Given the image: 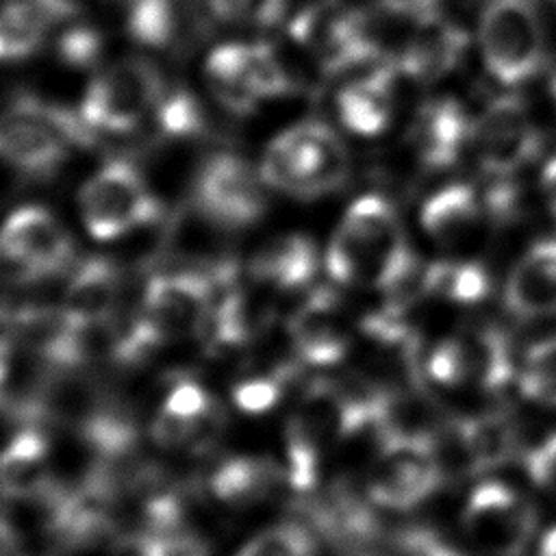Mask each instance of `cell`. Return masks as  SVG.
<instances>
[{
	"instance_id": "obj_26",
	"label": "cell",
	"mask_w": 556,
	"mask_h": 556,
	"mask_svg": "<svg viewBox=\"0 0 556 556\" xmlns=\"http://www.w3.org/2000/svg\"><path fill=\"white\" fill-rule=\"evenodd\" d=\"M278 486V465L252 456L226 460L211 478V489L215 497L232 508L258 506L265 500H269Z\"/></svg>"
},
{
	"instance_id": "obj_16",
	"label": "cell",
	"mask_w": 556,
	"mask_h": 556,
	"mask_svg": "<svg viewBox=\"0 0 556 556\" xmlns=\"http://www.w3.org/2000/svg\"><path fill=\"white\" fill-rule=\"evenodd\" d=\"M289 337L298 356L313 365L341 361L350 348V328L330 291H317L289 319Z\"/></svg>"
},
{
	"instance_id": "obj_14",
	"label": "cell",
	"mask_w": 556,
	"mask_h": 556,
	"mask_svg": "<svg viewBox=\"0 0 556 556\" xmlns=\"http://www.w3.org/2000/svg\"><path fill=\"white\" fill-rule=\"evenodd\" d=\"M222 428V410L206 389L182 380L163 400L152 419V439L161 447L180 450L208 443Z\"/></svg>"
},
{
	"instance_id": "obj_27",
	"label": "cell",
	"mask_w": 556,
	"mask_h": 556,
	"mask_svg": "<svg viewBox=\"0 0 556 556\" xmlns=\"http://www.w3.org/2000/svg\"><path fill=\"white\" fill-rule=\"evenodd\" d=\"M467 452L471 471H486L504 465L515 452V430L504 413L454 419Z\"/></svg>"
},
{
	"instance_id": "obj_30",
	"label": "cell",
	"mask_w": 556,
	"mask_h": 556,
	"mask_svg": "<svg viewBox=\"0 0 556 556\" xmlns=\"http://www.w3.org/2000/svg\"><path fill=\"white\" fill-rule=\"evenodd\" d=\"M480 354L476 334L443 339L426 361V374L441 387H460L478 380Z\"/></svg>"
},
{
	"instance_id": "obj_22",
	"label": "cell",
	"mask_w": 556,
	"mask_h": 556,
	"mask_svg": "<svg viewBox=\"0 0 556 556\" xmlns=\"http://www.w3.org/2000/svg\"><path fill=\"white\" fill-rule=\"evenodd\" d=\"M393 76L387 67H376L367 76L348 83L337 96L341 124L361 137L380 135L391 122Z\"/></svg>"
},
{
	"instance_id": "obj_24",
	"label": "cell",
	"mask_w": 556,
	"mask_h": 556,
	"mask_svg": "<svg viewBox=\"0 0 556 556\" xmlns=\"http://www.w3.org/2000/svg\"><path fill=\"white\" fill-rule=\"evenodd\" d=\"M250 267L256 278L276 289H300L315 276L317 252L304 235H280L254 252Z\"/></svg>"
},
{
	"instance_id": "obj_11",
	"label": "cell",
	"mask_w": 556,
	"mask_h": 556,
	"mask_svg": "<svg viewBox=\"0 0 556 556\" xmlns=\"http://www.w3.org/2000/svg\"><path fill=\"white\" fill-rule=\"evenodd\" d=\"M72 252L74 243L63 224L41 206L17 208L0 228V258L28 278L63 271Z\"/></svg>"
},
{
	"instance_id": "obj_41",
	"label": "cell",
	"mask_w": 556,
	"mask_h": 556,
	"mask_svg": "<svg viewBox=\"0 0 556 556\" xmlns=\"http://www.w3.org/2000/svg\"><path fill=\"white\" fill-rule=\"evenodd\" d=\"M52 17L54 15H70L78 11L87 0H37Z\"/></svg>"
},
{
	"instance_id": "obj_3",
	"label": "cell",
	"mask_w": 556,
	"mask_h": 556,
	"mask_svg": "<svg viewBox=\"0 0 556 556\" xmlns=\"http://www.w3.org/2000/svg\"><path fill=\"white\" fill-rule=\"evenodd\" d=\"M87 124L52 104L20 98L0 111V159L30 174H48L70 148L87 141Z\"/></svg>"
},
{
	"instance_id": "obj_13",
	"label": "cell",
	"mask_w": 556,
	"mask_h": 556,
	"mask_svg": "<svg viewBox=\"0 0 556 556\" xmlns=\"http://www.w3.org/2000/svg\"><path fill=\"white\" fill-rule=\"evenodd\" d=\"M443 482L426 447H384L367 480V497L391 510H408L430 497Z\"/></svg>"
},
{
	"instance_id": "obj_25",
	"label": "cell",
	"mask_w": 556,
	"mask_h": 556,
	"mask_svg": "<svg viewBox=\"0 0 556 556\" xmlns=\"http://www.w3.org/2000/svg\"><path fill=\"white\" fill-rule=\"evenodd\" d=\"M480 217V200L465 182H454L430 195L421 206V226L441 248L458 245Z\"/></svg>"
},
{
	"instance_id": "obj_37",
	"label": "cell",
	"mask_w": 556,
	"mask_h": 556,
	"mask_svg": "<svg viewBox=\"0 0 556 556\" xmlns=\"http://www.w3.org/2000/svg\"><path fill=\"white\" fill-rule=\"evenodd\" d=\"M404 549L413 556H463L428 532H410L404 541Z\"/></svg>"
},
{
	"instance_id": "obj_31",
	"label": "cell",
	"mask_w": 556,
	"mask_h": 556,
	"mask_svg": "<svg viewBox=\"0 0 556 556\" xmlns=\"http://www.w3.org/2000/svg\"><path fill=\"white\" fill-rule=\"evenodd\" d=\"M517 384L526 397L556 406V334L528 348Z\"/></svg>"
},
{
	"instance_id": "obj_19",
	"label": "cell",
	"mask_w": 556,
	"mask_h": 556,
	"mask_svg": "<svg viewBox=\"0 0 556 556\" xmlns=\"http://www.w3.org/2000/svg\"><path fill=\"white\" fill-rule=\"evenodd\" d=\"M471 126L456 100L441 98L424 104L410 126V141L419 163L428 169H445L456 163Z\"/></svg>"
},
{
	"instance_id": "obj_40",
	"label": "cell",
	"mask_w": 556,
	"mask_h": 556,
	"mask_svg": "<svg viewBox=\"0 0 556 556\" xmlns=\"http://www.w3.org/2000/svg\"><path fill=\"white\" fill-rule=\"evenodd\" d=\"M541 187L547 195V202L556 215V156L547 161L545 169H543V176H541Z\"/></svg>"
},
{
	"instance_id": "obj_12",
	"label": "cell",
	"mask_w": 556,
	"mask_h": 556,
	"mask_svg": "<svg viewBox=\"0 0 556 556\" xmlns=\"http://www.w3.org/2000/svg\"><path fill=\"white\" fill-rule=\"evenodd\" d=\"M480 167L491 178L513 176L539 152V132L515 96L495 98L471 126Z\"/></svg>"
},
{
	"instance_id": "obj_38",
	"label": "cell",
	"mask_w": 556,
	"mask_h": 556,
	"mask_svg": "<svg viewBox=\"0 0 556 556\" xmlns=\"http://www.w3.org/2000/svg\"><path fill=\"white\" fill-rule=\"evenodd\" d=\"M380 4H382L387 11H391V13L408 15V17H413V20L439 11V9H437L439 0H380Z\"/></svg>"
},
{
	"instance_id": "obj_18",
	"label": "cell",
	"mask_w": 556,
	"mask_h": 556,
	"mask_svg": "<svg viewBox=\"0 0 556 556\" xmlns=\"http://www.w3.org/2000/svg\"><path fill=\"white\" fill-rule=\"evenodd\" d=\"M52 465L46 439L35 430L15 434L0 450V497L9 502L50 500Z\"/></svg>"
},
{
	"instance_id": "obj_34",
	"label": "cell",
	"mask_w": 556,
	"mask_h": 556,
	"mask_svg": "<svg viewBox=\"0 0 556 556\" xmlns=\"http://www.w3.org/2000/svg\"><path fill=\"white\" fill-rule=\"evenodd\" d=\"M154 117L169 135H193L202 128V113L187 93H169L165 89Z\"/></svg>"
},
{
	"instance_id": "obj_6",
	"label": "cell",
	"mask_w": 556,
	"mask_h": 556,
	"mask_svg": "<svg viewBox=\"0 0 556 556\" xmlns=\"http://www.w3.org/2000/svg\"><path fill=\"white\" fill-rule=\"evenodd\" d=\"M478 37L486 72L506 87L526 83L541 67L543 30L530 0H491Z\"/></svg>"
},
{
	"instance_id": "obj_28",
	"label": "cell",
	"mask_w": 556,
	"mask_h": 556,
	"mask_svg": "<svg viewBox=\"0 0 556 556\" xmlns=\"http://www.w3.org/2000/svg\"><path fill=\"white\" fill-rule=\"evenodd\" d=\"M52 15L37 0H13L0 9V63L33 54L46 39Z\"/></svg>"
},
{
	"instance_id": "obj_32",
	"label": "cell",
	"mask_w": 556,
	"mask_h": 556,
	"mask_svg": "<svg viewBox=\"0 0 556 556\" xmlns=\"http://www.w3.org/2000/svg\"><path fill=\"white\" fill-rule=\"evenodd\" d=\"M235 556H317V549L304 526L276 523L250 536Z\"/></svg>"
},
{
	"instance_id": "obj_21",
	"label": "cell",
	"mask_w": 556,
	"mask_h": 556,
	"mask_svg": "<svg viewBox=\"0 0 556 556\" xmlns=\"http://www.w3.org/2000/svg\"><path fill=\"white\" fill-rule=\"evenodd\" d=\"M119 289V269L106 258H89L70 278L61 317L70 324L93 328L106 321L115 308Z\"/></svg>"
},
{
	"instance_id": "obj_8",
	"label": "cell",
	"mask_w": 556,
	"mask_h": 556,
	"mask_svg": "<svg viewBox=\"0 0 556 556\" xmlns=\"http://www.w3.org/2000/svg\"><path fill=\"white\" fill-rule=\"evenodd\" d=\"M265 187L261 169H254L239 154L217 152L200 165L191 200L206 222L222 228H243L265 213Z\"/></svg>"
},
{
	"instance_id": "obj_7",
	"label": "cell",
	"mask_w": 556,
	"mask_h": 556,
	"mask_svg": "<svg viewBox=\"0 0 556 556\" xmlns=\"http://www.w3.org/2000/svg\"><path fill=\"white\" fill-rule=\"evenodd\" d=\"M80 217L93 239L122 237L159 213L156 198L143 176L128 163H109L80 189Z\"/></svg>"
},
{
	"instance_id": "obj_1",
	"label": "cell",
	"mask_w": 556,
	"mask_h": 556,
	"mask_svg": "<svg viewBox=\"0 0 556 556\" xmlns=\"http://www.w3.org/2000/svg\"><path fill=\"white\" fill-rule=\"evenodd\" d=\"M258 169L271 189L293 198H319L345 182L350 159L328 124L300 122L274 137Z\"/></svg>"
},
{
	"instance_id": "obj_36",
	"label": "cell",
	"mask_w": 556,
	"mask_h": 556,
	"mask_svg": "<svg viewBox=\"0 0 556 556\" xmlns=\"http://www.w3.org/2000/svg\"><path fill=\"white\" fill-rule=\"evenodd\" d=\"M59 52L67 65H89L100 52V37L93 30L76 28L63 35Z\"/></svg>"
},
{
	"instance_id": "obj_42",
	"label": "cell",
	"mask_w": 556,
	"mask_h": 556,
	"mask_svg": "<svg viewBox=\"0 0 556 556\" xmlns=\"http://www.w3.org/2000/svg\"><path fill=\"white\" fill-rule=\"evenodd\" d=\"M536 556H556V526L547 530L536 547Z\"/></svg>"
},
{
	"instance_id": "obj_10",
	"label": "cell",
	"mask_w": 556,
	"mask_h": 556,
	"mask_svg": "<svg viewBox=\"0 0 556 556\" xmlns=\"http://www.w3.org/2000/svg\"><path fill=\"white\" fill-rule=\"evenodd\" d=\"M469 539L493 556H521L536 530V510L515 489L489 480L478 484L463 508Z\"/></svg>"
},
{
	"instance_id": "obj_15",
	"label": "cell",
	"mask_w": 556,
	"mask_h": 556,
	"mask_svg": "<svg viewBox=\"0 0 556 556\" xmlns=\"http://www.w3.org/2000/svg\"><path fill=\"white\" fill-rule=\"evenodd\" d=\"M208 13V0H128L126 22L141 46L180 50L204 35Z\"/></svg>"
},
{
	"instance_id": "obj_35",
	"label": "cell",
	"mask_w": 556,
	"mask_h": 556,
	"mask_svg": "<svg viewBox=\"0 0 556 556\" xmlns=\"http://www.w3.org/2000/svg\"><path fill=\"white\" fill-rule=\"evenodd\" d=\"M526 469L539 486L556 495V434H549L528 452Z\"/></svg>"
},
{
	"instance_id": "obj_9",
	"label": "cell",
	"mask_w": 556,
	"mask_h": 556,
	"mask_svg": "<svg viewBox=\"0 0 556 556\" xmlns=\"http://www.w3.org/2000/svg\"><path fill=\"white\" fill-rule=\"evenodd\" d=\"M291 35L326 72H343L378 59L367 17L341 0L306 7L293 20Z\"/></svg>"
},
{
	"instance_id": "obj_43",
	"label": "cell",
	"mask_w": 556,
	"mask_h": 556,
	"mask_svg": "<svg viewBox=\"0 0 556 556\" xmlns=\"http://www.w3.org/2000/svg\"><path fill=\"white\" fill-rule=\"evenodd\" d=\"M552 89H554V98H556V78H554V83H552Z\"/></svg>"
},
{
	"instance_id": "obj_29",
	"label": "cell",
	"mask_w": 556,
	"mask_h": 556,
	"mask_svg": "<svg viewBox=\"0 0 556 556\" xmlns=\"http://www.w3.org/2000/svg\"><path fill=\"white\" fill-rule=\"evenodd\" d=\"M489 289V276L478 263H428L426 295H437L456 304H476L486 298Z\"/></svg>"
},
{
	"instance_id": "obj_2",
	"label": "cell",
	"mask_w": 556,
	"mask_h": 556,
	"mask_svg": "<svg viewBox=\"0 0 556 556\" xmlns=\"http://www.w3.org/2000/svg\"><path fill=\"white\" fill-rule=\"evenodd\" d=\"M406 245L397 215L382 195H361L343 213L326 250V269L341 285H371Z\"/></svg>"
},
{
	"instance_id": "obj_39",
	"label": "cell",
	"mask_w": 556,
	"mask_h": 556,
	"mask_svg": "<svg viewBox=\"0 0 556 556\" xmlns=\"http://www.w3.org/2000/svg\"><path fill=\"white\" fill-rule=\"evenodd\" d=\"M20 534L15 526L0 513V556H17Z\"/></svg>"
},
{
	"instance_id": "obj_20",
	"label": "cell",
	"mask_w": 556,
	"mask_h": 556,
	"mask_svg": "<svg viewBox=\"0 0 556 556\" xmlns=\"http://www.w3.org/2000/svg\"><path fill=\"white\" fill-rule=\"evenodd\" d=\"M504 302L519 317L556 315V239L534 243L513 267Z\"/></svg>"
},
{
	"instance_id": "obj_17",
	"label": "cell",
	"mask_w": 556,
	"mask_h": 556,
	"mask_svg": "<svg viewBox=\"0 0 556 556\" xmlns=\"http://www.w3.org/2000/svg\"><path fill=\"white\" fill-rule=\"evenodd\" d=\"M465 48L467 33L434 11L415 20V30L406 41L400 65L413 80L434 83L458 65Z\"/></svg>"
},
{
	"instance_id": "obj_33",
	"label": "cell",
	"mask_w": 556,
	"mask_h": 556,
	"mask_svg": "<svg viewBox=\"0 0 556 556\" xmlns=\"http://www.w3.org/2000/svg\"><path fill=\"white\" fill-rule=\"evenodd\" d=\"M208 7L222 22L265 28L282 17L287 0H208Z\"/></svg>"
},
{
	"instance_id": "obj_23",
	"label": "cell",
	"mask_w": 556,
	"mask_h": 556,
	"mask_svg": "<svg viewBox=\"0 0 556 556\" xmlns=\"http://www.w3.org/2000/svg\"><path fill=\"white\" fill-rule=\"evenodd\" d=\"M206 78L213 93L232 111L248 113L263 100L254 43H224L206 59Z\"/></svg>"
},
{
	"instance_id": "obj_5",
	"label": "cell",
	"mask_w": 556,
	"mask_h": 556,
	"mask_svg": "<svg viewBox=\"0 0 556 556\" xmlns=\"http://www.w3.org/2000/svg\"><path fill=\"white\" fill-rule=\"evenodd\" d=\"M163 93V78L152 63L124 59L93 78L80 104V119L91 130L130 132L148 115H156Z\"/></svg>"
},
{
	"instance_id": "obj_4",
	"label": "cell",
	"mask_w": 556,
	"mask_h": 556,
	"mask_svg": "<svg viewBox=\"0 0 556 556\" xmlns=\"http://www.w3.org/2000/svg\"><path fill=\"white\" fill-rule=\"evenodd\" d=\"M213 306V285L202 271L159 274L143 291L139 319L128 341L141 352L159 341L202 334Z\"/></svg>"
}]
</instances>
